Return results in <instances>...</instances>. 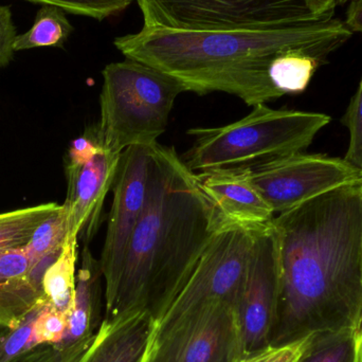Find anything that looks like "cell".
Segmentation results:
<instances>
[{
	"label": "cell",
	"instance_id": "6da1fadb",
	"mask_svg": "<svg viewBox=\"0 0 362 362\" xmlns=\"http://www.w3.org/2000/svg\"><path fill=\"white\" fill-rule=\"evenodd\" d=\"M272 223L280 281L272 346L322 332H362V175Z\"/></svg>",
	"mask_w": 362,
	"mask_h": 362
},
{
	"label": "cell",
	"instance_id": "7a4b0ae2",
	"mask_svg": "<svg viewBox=\"0 0 362 362\" xmlns=\"http://www.w3.org/2000/svg\"><path fill=\"white\" fill-rule=\"evenodd\" d=\"M352 35L344 21L333 17L218 31L144 27L114 45L127 59L173 76L185 91L229 93L255 107L284 95L269 78L274 57L297 50L325 64Z\"/></svg>",
	"mask_w": 362,
	"mask_h": 362
},
{
	"label": "cell",
	"instance_id": "3957f363",
	"mask_svg": "<svg viewBox=\"0 0 362 362\" xmlns=\"http://www.w3.org/2000/svg\"><path fill=\"white\" fill-rule=\"evenodd\" d=\"M219 218L175 148L152 146L148 189L104 318L146 310L158 322L195 269Z\"/></svg>",
	"mask_w": 362,
	"mask_h": 362
},
{
	"label": "cell",
	"instance_id": "277c9868",
	"mask_svg": "<svg viewBox=\"0 0 362 362\" xmlns=\"http://www.w3.org/2000/svg\"><path fill=\"white\" fill-rule=\"evenodd\" d=\"M331 122L320 112L274 110L257 104L235 122L219 127H196L183 156L194 173L211 170H251L268 161L303 152Z\"/></svg>",
	"mask_w": 362,
	"mask_h": 362
},
{
	"label": "cell",
	"instance_id": "5b68a950",
	"mask_svg": "<svg viewBox=\"0 0 362 362\" xmlns=\"http://www.w3.org/2000/svg\"><path fill=\"white\" fill-rule=\"evenodd\" d=\"M100 95V137L105 148L122 153L151 146L167 131L176 99L185 88L173 76L125 57L108 64Z\"/></svg>",
	"mask_w": 362,
	"mask_h": 362
},
{
	"label": "cell",
	"instance_id": "8992f818",
	"mask_svg": "<svg viewBox=\"0 0 362 362\" xmlns=\"http://www.w3.org/2000/svg\"><path fill=\"white\" fill-rule=\"evenodd\" d=\"M148 28L177 31H218L310 17L303 0H137Z\"/></svg>",
	"mask_w": 362,
	"mask_h": 362
},
{
	"label": "cell",
	"instance_id": "52a82bcc",
	"mask_svg": "<svg viewBox=\"0 0 362 362\" xmlns=\"http://www.w3.org/2000/svg\"><path fill=\"white\" fill-rule=\"evenodd\" d=\"M257 231L238 226L221 228L185 286L157 322V329L206 304L225 302L238 310Z\"/></svg>",
	"mask_w": 362,
	"mask_h": 362
},
{
	"label": "cell",
	"instance_id": "ba28073f",
	"mask_svg": "<svg viewBox=\"0 0 362 362\" xmlns=\"http://www.w3.org/2000/svg\"><path fill=\"white\" fill-rule=\"evenodd\" d=\"M243 356L238 310L215 302L157 329L144 362H238Z\"/></svg>",
	"mask_w": 362,
	"mask_h": 362
},
{
	"label": "cell",
	"instance_id": "9c48e42d",
	"mask_svg": "<svg viewBox=\"0 0 362 362\" xmlns=\"http://www.w3.org/2000/svg\"><path fill=\"white\" fill-rule=\"evenodd\" d=\"M249 176L274 214L348 185L361 171L344 158L300 152L248 170Z\"/></svg>",
	"mask_w": 362,
	"mask_h": 362
},
{
	"label": "cell",
	"instance_id": "30bf717a",
	"mask_svg": "<svg viewBox=\"0 0 362 362\" xmlns=\"http://www.w3.org/2000/svg\"><path fill=\"white\" fill-rule=\"evenodd\" d=\"M152 146H132L121 154L112 187L114 199L108 215L107 231L99 259L104 302L116 289L129 240L146 206Z\"/></svg>",
	"mask_w": 362,
	"mask_h": 362
},
{
	"label": "cell",
	"instance_id": "8fae6325",
	"mask_svg": "<svg viewBox=\"0 0 362 362\" xmlns=\"http://www.w3.org/2000/svg\"><path fill=\"white\" fill-rule=\"evenodd\" d=\"M279 281L278 233L272 221L267 227L255 232L238 304L244 356L272 346L278 313Z\"/></svg>",
	"mask_w": 362,
	"mask_h": 362
},
{
	"label": "cell",
	"instance_id": "7c38bea8",
	"mask_svg": "<svg viewBox=\"0 0 362 362\" xmlns=\"http://www.w3.org/2000/svg\"><path fill=\"white\" fill-rule=\"evenodd\" d=\"M121 154L102 146L86 163H66L68 189L63 204L67 212V238H84L87 244L97 233Z\"/></svg>",
	"mask_w": 362,
	"mask_h": 362
},
{
	"label": "cell",
	"instance_id": "4fadbf2b",
	"mask_svg": "<svg viewBox=\"0 0 362 362\" xmlns=\"http://www.w3.org/2000/svg\"><path fill=\"white\" fill-rule=\"evenodd\" d=\"M219 218V229L238 226L259 230L276 214L249 176L248 170H211L195 173Z\"/></svg>",
	"mask_w": 362,
	"mask_h": 362
},
{
	"label": "cell",
	"instance_id": "5bb4252c",
	"mask_svg": "<svg viewBox=\"0 0 362 362\" xmlns=\"http://www.w3.org/2000/svg\"><path fill=\"white\" fill-rule=\"evenodd\" d=\"M156 332V320L148 310L103 318L78 362H144Z\"/></svg>",
	"mask_w": 362,
	"mask_h": 362
},
{
	"label": "cell",
	"instance_id": "9a60e30c",
	"mask_svg": "<svg viewBox=\"0 0 362 362\" xmlns=\"http://www.w3.org/2000/svg\"><path fill=\"white\" fill-rule=\"evenodd\" d=\"M101 266L88 247L82 253V264L76 274L74 310L68 319L63 340L55 346H68L95 335L104 318V284Z\"/></svg>",
	"mask_w": 362,
	"mask_h": 362
},
{
	"label": "cell",
	"instance_id": "2e32d148",
	"mask_svg": "<svg viewBox=\"0 0 362 362\" xmlns=\"http://www.w3.org/2000/svg\"><path fill=\"white\" fill-rule=\"evenodd\" d=\"M44 298L23 247L0 252V329L16 325Z\"/></svg>",
	"mask_w": 362,
	"mask_h": 362
},
{
	"label": "cell",
	"instance_id": "e0dca14e",
	"mask_svg": "<svg viewBox=\"0 0 362 362\" xmlns=\"http://www.w3.org/2000/svg\"><path fill=\"white\" fill-rule=\"evenodd\" d=\"M67 233V212L61 204L54 214L38 226L23 247L31 266L32 278L42 288L45 272L61 255Z\"/></svg>",
	"mask_w": 362,
	"mask_h": 362
},
{
	"label": "cell",
	"instance_id": "ac0fdd59",
	"mask_svg": "<svg viewBox=\"0 0 362 362\" xmlns=\"http://www.w3.org/2000/svg\"><path fill=\"white\" fill-rule=\"evenodd\" d=\"M78 240L76 238H66L61 255L47 269L42 279V289L49 305L68 317L74 310L76 297Z\"/></svg>",
	"mask_w": 362,
	"mask_h": 362
},
{
	"label": "cell",
	"instance_id": "d6986e66",
	"mask_svg": "<svg viewBox=\"0 0 362 362\" xmlns=\"http://www.w3.org/2000/svg\"><path fill=\"white\" fill-rule=\"evenodd\" d=\"M74 30L65 11L57 6H42L36 13L30 30L25 33L17 34L15 52L44 47L62 48Z\"/></svg>",
	"mask_w": 362,
	"mask_h": 362
},
{
	"label": "cell",
	"instance_id": "ffe728a7",
	"mask_svg": "<svg viewBox=\"0 0 362 362\" xmlns=\"http://www.w3.org/2000/svg\"><path fill=\"white\" fill-rule=\"evenodd\" d=\"M57 202L0 213V252L23 248L38 226L59 210Z\"/></svg>",
	"mask_w": 362,
	"mask_h": 362
},
{
	"label": "cell",
	"instance_id": "44dd1931",
	"mask_svg": "<svg viewBox=\"0 0 362 362\" xmlns=\"http://www.w3.org/2000/svg\"><path fill=\"white\" fill-rule=\"evenodd\" d=\"M298 362H362V332L342 329L314 334Z\"/></svg>",
	"mask_w": 362,
	"mask_h": 362
},
{
	"label": "cell",
	"instance_id": "7402d4cb",
	"mask_svg": "<svg viewBox=\"0 0 362 362\" xmlns=\"http://www.w3.org/2000/svg\"><path fill=\"white\" fill-rule=\"evenodd\" d=\"M322 64L302 51H287L274 57L270 64L269 78L283 95L303 93L315 72Z\"/></svg>",
	"mask_w": 362,
	"mask_h": 362
},
{
	"label": "cell",
	"instance_id": "603a6c76",
	"mask_svg": "<svg viewBox=\"0 0 362 362\" xmlns=\"http://www.w3.org/2000/svg\"><path fill=\"white\" fill-rule=\"evenodd\" d=\"M48 304L45 297L16 325L0 331V362L18 361L38 346L34 337V327L38 317Z\"/></svg>",
	"mask_w": 362,
	"mask_h": 362
},
{
	"label": "cell",
	"instance_id": "cb8c5ba5",
	"mask_svg": "<svg viewBox=\"0 0 362 362\" xmlns=\"http://www.w3.org/2000/svg\"><path fill=\"white\" fill-rule=\"evenodd\" d=\"M42 6H52L71 14L103 21L124 11L134 0H27Z\"/></svg>",
	"mask_w": 362,
	"mask_h": 362
},
{
	"label": "cell",
	"instance_id": "d4e9b609",
	"mask_svg": "<svg viewBox=\"0 0 362 362\" xmlns=\"http://www.w3.org/2000/svg\"><path fill=\"white\" fill-rule=\"evenodd\" d=\"M341 123L350 133V144L344 159L362 171V76Z\"/></svg>",
	"mask_w": 362,
	"mask_h": 362
},
{
	"label": "cell",
	"instance_id": "484cf974",
	"mask_svg": "<svg viewBox=\"0 0 362 362\" xmlns=\"http://www.w3.org/2000/svg\"><path fill=\"white\" fill-rule=\"evenodd\" d=\"M93 336L68 346L40 344L15 362H78L90 344Z\"/></svg>",
	"mask_w": 362,
	"mask_h": 362
},
{
	"label": "cell",
	"instance_id": "4316f807",
	"mask_svg": "<svg viewBox=\"0 0 362 362\" xmlns=\"http://www.w3.org/2000/svg\"><path fill=\"white\" fill-rule=\"evenodd\" d=\"M67 315L57 312L47 305L38 317L34 327L36 344H59L63 340L68 327Z\"/></svg>",
	"mask_w": 362,
	"mask_h": 362
},
{
	"label": "cell",
	"instance_id": "83f0119b",
	"mask_svg": "<svg viewBox=\"0 0 362 362\" xmlns=\"http://www.w3.org/2000/svg\"><path fill=\"white\" fill-rule=\"evenodd\" d=\"M313 336L289 344L267 346L263 350L242 357L238 362H298L310 346Z\"/></svg>",
	"mask_w": 362,
	"mask_h": 362
},
{
	"label": "cell",
	"instance_id": "f1b7e54d",
	"mask_svg": "<svg viewBox=\"0 0 362 362\" xmlns=\"http://www.w3.org/2000/svg\"><path fill=\"white\" fill-rule=\"evenodd\" d=\"M16 33L10 6L0 4V68L6 67L12 61Z\"/></svg>",
	"mask_w": 362,
	"mask_h": 362
},
{
	"label": "cell",
	"instance_id": "f546056e",
	"mask_svg": "<svg viewBox=\"0 0 362 362\" xmlns=\"http://www.w3.org/2000/svg\"><path fill=\"white\" fill-rule=\"evenodd\" d=\"M344 23L352 33L362 34V0H353L350 2Z\"/></svg>",
	"mask_w": 362,
	"mask_h": 362
},
{
	"label": "cell",
	"instance_id": "4dcf8cb0",
	"mask_svg": "<svg viewBox=\"0 0 362 362\" xmlns=\"http://www.w3.org/2000/svg\"><path fill=\"white\" fill-rule=\"evenodd\" d=\"M312 14L318 19L333 18L336 0H303Z\"/></svg>",
	"mask_w": 362,
	"mask_h": 362
},
{
	"label": "cell",
	"instance_id": "1f68e13d",
	"mask_svg": "<svg viewBox=\"0 0 362 362\" xmlns=\"http://www.w3.org/2000/svg\"><path fill=\"white\" fill-rule=\"evenodd\" d=\"M353 0H336V6H344L346 4H350Z\"/></svg>",
	"mask_w": 362,
	"mask_h": 362
},
{
	"label": "cell",
	"instance_id": "d6a6232c",
	"mask_svg": "<svg viewBox=\"0 0 362 362\" xmlns=\"http://www.w3.org/2000/svg\"><path fill=\"white\" fill-rule=\"evenodd\" d=\"M361 175H362V171H361Z\"/></svg>",
	"mask_w": 362,
	"mask_h": 362
}]
</instances>
